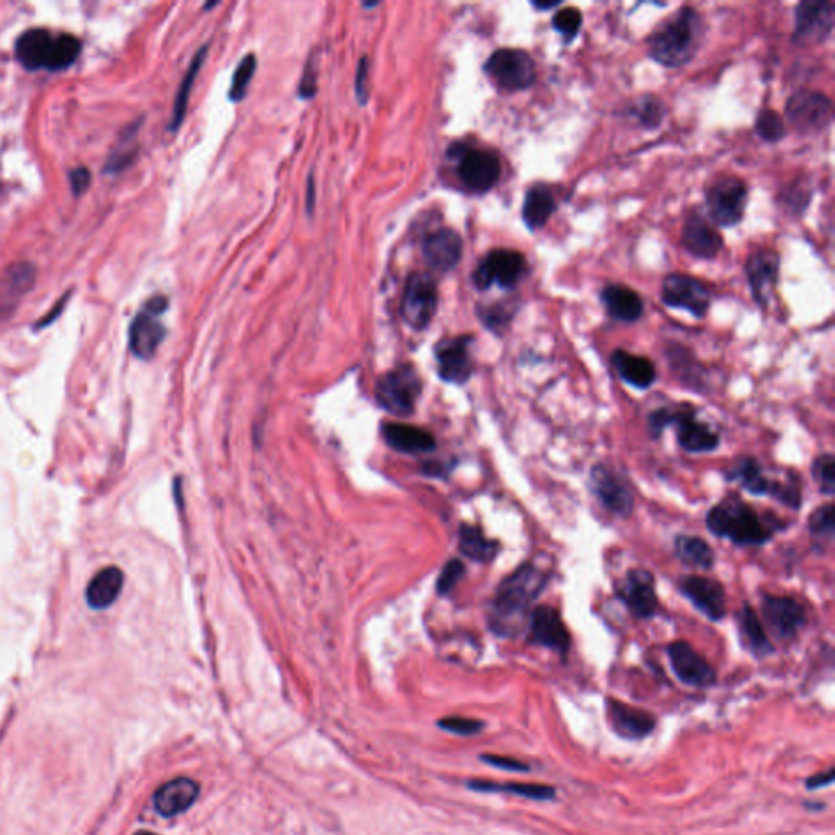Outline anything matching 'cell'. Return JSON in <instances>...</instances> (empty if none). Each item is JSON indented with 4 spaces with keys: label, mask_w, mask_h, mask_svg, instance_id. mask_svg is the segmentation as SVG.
<instances>
[{
    "label": "cell",
    "mask_w": 835,
    "mask_h": 835,
    "mask_svg": "<svg viewBox=\"0 0 835 835\" xmlns=\"http://www.w3.org/2000/svg\"><path fill=\"white\" fill-rule=\"evenodd\" d=\"M550 583V571L524 562L496 588L490 606V628L495 635L514 638L521 632L534 604Z\"/></svg>",
    "instance_id": "1"
},
{
    "label": "cell",
    "mask_w": 835,
    "mask_h": 835,
    "mask_svg": "<svg viewBox=\"0 0 835 835\" xmlns=\"http://www.w3.org/2000/svg\"><path fill=\"white\" fill-rule=\"evenodd\" d=\"M703 20L692 7H681L648 36V54L661 66L676 69L695 58L703 40Z\"/></svg>",
    "instance_id": "2"
},
{
    "label": "cell",
    "mask_w": 835,
    "mask_h": 835,
    "mask_svg": "<svg viewBox=\"0 0 835 835\" xmlns=\"http://www.w3.org/2000/svg\"><path fill=\"white\" fill-rule=\"evenodd\" d=\"M705 524L715 537L729 540L738 547H762L774 539L775 532L780 531V526L764 519L756 509L736 496L716 503L708 511Z\"/></svg>",
    "instance_id": "3"
},
{
    "label": "cell",
    "mask_w": 835,
    "mask_h": 835,
    "mask_svg": "<svg viewBox=\"0 0 835 835\" xmlns=\"http://www.w3.org/2000/svg\"><path fill=\"white\" fill-rule=\"evenodd\" d=\"M725 475L728 482L738 483L749 495L770 496L791 511H800L803 506L800 486L774 478L769 480L759 460L754 457H741Z\"/></svg>",
    "instance_id": "4"
},
{
    "label": "cell",
    "mask_w": 835,
    "mask_h": 835,
    "mask_svg": "<svg viewBox=\"0 0 835 835\" xmlns=\"http://www.w3.org/2000/svg\"><path fill=\"white\" fill-rule=\"evenodd\" d=\"M449 159L457 162V177L473 193L493 190L501 178V160L495 152L456 144L449 149Z\"/></svg>",
    "instance_id": "5"
},
{
    "label": "cell",
    "mask_w": 835,
    "mask_h": 835,
    "mask_svg": "<svg viewBox=\"0 0 835 835\" xmlns=\"http://www.w3.org/2000/svg\"><path fill=\"white\" fill-rule=\"evenodd\" d=\"M483 69L486 76L508 92L531 89L537 79L535 61L524 49H496L485 62Z\"/></svg>",
    "instance_id": "6"
},
{
    "label": "cell",
    "mask_w": 835,
    "mask_h": 835,
    "mask_svg": "<svg viewBox=\"0 0 835 835\" xmlns=\"http://www.w3.org/2000/svg\"><path fill=\"white\" fill-rule=\"evenodd\" d=\"M421 389L423 384L415 367L405 364L380 377L376 385V400L392 415L408 416L415 410Z\"/></svg>",
    "instance_id": "7"
},
{
    "label": "cell",
    "mask_w": 835,
    "mask_h": 835,
    "mask_svg": "<svg viewBox=\"0 0 835 835\" xmlns=\"http://www.w3.org/2000/svg\"><path fill=\"white\" fill-rule=\"evenodd\" d=\"M588 488L597 503L614 516L625 519L635 511V493L627 478L604 462H597L589 470Z\"/></svg>",
    "instance_id": "8"
},
{
    "label": "cell",
    "mask_w": 835,
    "mask_h": 835,
    "mask_svg": "<svg viewBox=\"0 0 835 835\" xmlns=\"http://www.w3.org/2000/svg\"><path fill=\"white\" fill-rule=\"evenodd\" d=\"M527 273L526 257L516 250L496 248L486 253L473 271V284L480 291H486L491 286L501 289H514L521 283Z\"/></svg>",
    "instance_id": "9"
},
{
    "label": "cell",
    "mask_w": 835,
    "mask_h": 835,
    "mask_svg": "<svg viewBox=\"0 0 835 835\" xmlns=\"http://www.w3.org/2000/svg\"><path fill=\"white\" fill-rule=\"evenodd\" d=\"M168 302L164 296H155L147 301L144 309L134 317L129 328V348L139 359L154 358L165 338V327L160 322V315L167 310Z\"/></svg>",
    "instance_id": "10"
},
{
    "label": "cell",
    "mask_w": 835,
    "mask_h": 835,
    "mask_svg": "<svg viewBox=\"0 0 835 835\" xmlns=\"http://www.w3.org/2000/svg\"><path fill=\"white\" fill-rule=\"evenodd\" d=\"M615 597L627 607L637 619H653L658 614L659 597L656 593V579L646 568H632L615 584Z\"/></svg>",
    "instance_id": "11"
},
{
    "label": "cell",
    "mask_w": 835,
    "mask_h": 835,
    "mask_svg": "<svg viewBox=\"0 0 835 835\" xmlns=\"http://www.w3.org/2000/svg\"><path fill=\"white\" fill-rule=\"evenodd\" d=\"M527 643L547 648L565 658L573 640L560 610L552 606L534 607L527 619Z\"/></svg>",
    "instance_id": "12"
},
{
    "label": "cell",
    "mask_w": 835,
    "mask_h": 835,
    "mask_svg": "<svg viewBox=\"0 0 835 835\" xmlns=\"http://www.w3.org/2000/svg\"><path fill=\"white\" fill-rule=\"evenodd\" d=\"M661 301L671 309L685 310L697 319H703L712 304V291L700 279L672 273L664 278Z\"/></svg>",
    "instance_id": "13"
},
{
    "label": "cell",
    "mask_w": 835,
    "mask_h": 835,
    "mask_svg": "<svg viewBox=\"0 0 835 835\" xmlns=\"http://www.w3.org/2000/svg\"><path fill=\"white\" fill-rule=\"evenodd\" d=\"M747 198L746 183L739 178H721L713 183L707 191V208L716 226H738L746 213Z\"/></svg>",
    "instance_id": "14"
},
{
    "label": "cell",
    "mask_w": 835,
    "mask_h": 835,
    "mask_svg": "<svg viewBox=\"0 0 835 835\" xmlns=\"http://www.w3.org/2000/svg\"><path fill=\"white\" fill-rule=\"evenodd\" d=\"M438 309V289L428 274L415 273L408 278L403 292L402 317L413 330H425Z\"/></svg>",
    "instance_id": "15"
},
{
    "label": "cell",
    "mask_w": 835,
    "mask_h": 835,
    "mask_svg": "<svg viewBox=\"0 0 835 835\" xmlns=\"http://www.w3.org/2000/svg\"><path fill=\"white\" fill-rule=\"evenodd\" d=\"M835 5L827 0H805L796 5L793 41L796 45H819L831 36Z\"/></svg>",
    "instance_id": "16"
},
{
    "label": "cell",
    "mask_w": 835,
    "mask_h": 835,
    "mask_svg": "<svg viewBox=\"0 0 835 835\" xmlns=\"http://www.w3.org/2000/svg\"><path fill=\"white\" fill-rule=\"evenodd\" d=\"M788 121L803 134H819L831 124L832 102L821 92L800 90L788 98Z\"/></svg>",
    "instance_id": "17"
},
{
    "label": "cell",
    "mask_w": 835,
    "mask_h": 835,
    "mask_svg": "<svg viewBox=\"0 0 835 835\" xmlns=\"http://www.w3.org/2000/svg\"><path fill=\"white\" fill-rule=\"evenodd\" d=\"M677 589L710 622H721L728 614L725 586L718 579L702 575L682 576Z\"/></svg>",
    "instance_id": "18"
},
{
    "label": "cell",
    "mask_w": 835,
    "mask_h": 835,
    "mask_svg": "<svg viewBox=\"0 0 835 835\" xmlns=\"http://www.w3.org/2000/svg\"><path fill=\"white\" fill-rule=\"evenodd\" d=\"M760 607L765 623L780 640H795L808 623L805 607L795 597L765 594Z\"/></svg>",
    "instance_id": "19"
},
{
    "label": "cell",
    "mask_w": 835,
    "mask_h": 835,
    "mask_svg": "<svg viewBox=\"0 0 835 835\" xmlns=\"http://www.w3.org/2000/svg\"><path fill=\"white\" fill-rule=\"evenodd\" d=\"M676 431L677 444L682 451L690 454H705L713 452L720 447V434L716 433L712 426L700 421L697 411L672 410L671 426Z\"/></svg>",
    "instance_id": "20"
},
{
    "label": "cell",
    "mask_w": 835,
    "mask_h": 835,
    "mask_svg": "<svg viewBox=\"0 0 835 835\" xmlns=\"http://www.w3.org/2000/svg\"><path fill=\"white\" fill-rule=\"evenodd\" d=\"M672 671L682 684L690 687H710L716 682V672L712 664L695 651L687 641L677 640L666 648Z\"/></svg>",
    "instance_id": "21"
},
{
    "label": "cell",
    "mask_w": 835,
    "mask_h": 835,
    "mask_svg": "<svg viewBox=\"0 0 835 835\" xmlns=\"http://www.w3.org/2000/svg\"><path fill=\"white\" fill-rule=\"evenodd\" d=\"M780 255L770 248H762L752 253L744 265L747 283L752 297L760 307H767L774 297L780 274Z\"/></svg>",
    "instance_id": "22"
},
{
    "label": "cell",
    "mask_w": 835,
    "mask_h": 835,
    "mask_svg": "<svg viewBox=\"0 0 835 835\" xmlns=\"http://www.w3.org/2000/svg\"><path fill=\"white\" fill-rule=\"evenodd\" d=\"M473 336L460 335L439 343L436 348L439 377L449 384L464 385L473 374V361L470 345Z\"/></svg>",
    "instance_id": "23"
},
{
    "label": "cell",
    "mask_w": 835,
    "mask_h": 835,
    "mask_svg": "<svg viewBox=\"0 0 835 835\" xmlns=\"http://www.w3.org/2000/svg\"><path fill=\"white\" fill-rule=\"evenodd\" d=\"M56 36L46 28H31L15 43V58L27 71L51 69Z\"/></svg>",
    "instance_id": "24"
},
{
    "label": "cell",
    "mask_w": 835,
    "mask_h": 835,
    "mask_svg": "<svg viewBox=\"0 0 835 835\" xmlns=\"http://www.w3.org/2000/svg\"><path fill=\"white\" fill-rule=\"evenodd\" d=\"M682 245L692 257L713 260L723 248V237L702 214L690 213L682 229Z\"/></svg>",
    "instance_id": "25"
},
{
    "label": "cell",
    "mask_w": 835,
    "mask_h": 835,
    "mask_svg": "<svg viewBox=\"0 0 835 835\" xmlns=\"http://www.w3.org/2000/svg\"><path fill=\"white\" fill-rule=\"evenodd\" d=\"M35 281V266L30 263H15L0 273V322L14 314L17 305L35 286Z\"/></svg>",
    "instance_id": "26"
},
{
    "label": "cell",
    "mask_w": 835,
    "mask_h": 835,
    "mask_svg": "<svg viewBox=\"0 0 835 835\" xmlns=\"http://www.w3.org/2000/svg\"><path fill=\"white\" fill-rule=\"evenodd\" d=\"M464 253L462 237L454 229H439L429 234L423 243V255L428 265L439 273L451 271L459 265Z\"/></svg>",
    "instance_id": "27"
},
{
    "label": "cell",
    "mask_w": 835,
    "mask_h": 835,
    "mask_svg": "<svg viewBox=\"0 0 835 835\" xmlns=\"http://www.w3.org/2000/svg\"><path fill=\"white\" fill-rule=\"evenodd\" d=\"M199 795V785L188 777L173 778L155 791V811L164 818H173L185 813L195 803Z\"/></svg>",
    "instance_id": "28"
},
{
    "label": "cell",
    "mask_w": 835,
    "mask_h": 835,
    "mask_svg": "<svg viewBox=\"0 0 835 835\" xmlns=\"http://www.w3.org/2000/svg\"><path fill=\"white\" fill-rule=\"evenodd\" d=\"M607 713L612 729L625 739L645 738L656 726V718L651 713L619 700L607 702Z\"/></svg>",
    "instance_id": "29"
},
{
    "label": "cell",
    "mask_w": 835,
    "mask_h": 835,
    "mask_svg": "<svg viewBox=\"0 0 835 835\" xmlns=\"http://www.w3.org/2000/svg\"><path fill=\"white\" fill-rule=\"evenodd\" d=\"M601 301L606 307L607 314L617 322H638L645 312V304L640 294L623 284H610L602 289Z\"/></svg>",
    "instance_id": "30"
},
{
    "label": "cell",
    "mask_w": 835,
    "mask_h": 835,
    "mask_svg": "<svg viewBox=\"0 0 835 835\" xmlns=\"http://www.w3.org/2000/svg\"><path fill=\"white\" fill-rule=\"evenodd\" d=\"M612 366L619 374L620 379L633 389L648 390L653 387L658 379L656 366L650 359L638 354L628 353L625 350H617L612 354Z\"/></svg>",
    "instance_id": "31"
},
{
    "label": "cell",
    "mask_w": 835,
    "mask_h": 835,
    "mask_svg": "<svg viewBox=\"0 0 835 835\" xmlns=\"http://www.w3.org/2000/svg\"><path fill=\"white\" fill-rule=\"evenodd\" d=\"M736 619H738L739 638H741L743 648H746L754 658L764 659L775 653L774 645L765 632L764 623L760 622L756 610L752 609L749 602H744Z\"/></svg>",
    "instance_id": "32"
},
{
    "label": "cell",
    "mask_w": 835,
    "mask_h": 835,
    "mask_svg": "<svg viewBox=\"0 0 835 835\" xmlns=\"http://www.w3.org/2000/svg\"><path fill=\"white\" fill-rule=\"evenodd\" d=\"M124 586V573L118 566H108L90 579L85 599L90 609L103 610L115 604Z\"/></svg>",
    "instance_id": "33"
},
{
    "label": "cell",
    "mask_w": 835,
    "mask_h": 835,
    "mask_svg": "<svg viewBox=\"0 0 835 835\" xmlns=\"http://www.w3.org/2000/svg\"><path fill=\"white\" fill-rule=\"evenodd\" d=\"M382 434L392 449L403 454H421L431 451L436 446L433 434L418 426L387 423L382 428Z\"/></svg>",
    "instance_id": "34"
},
{
    "label": "cell",
    "mask_w": 835,
    "mask_h": 835,
    "mask_svg": "<svg viewBox=\"0 0 835 835\" xmlns=\"http://www.w3.org/2000/svg\"><path fill=\"white\" fill-rule=\"evenodd\" d=\"M555 211H557V199L547 185L539 183L527 191L526 199L522 204V219L527 229L539 230L547 226V222L552 219Z\"/></svg>",
    "instance_id": "35"
},
{
    "label": "cell",
    "mask_w": 835,
    "mask_h": 835,
    "mask_svg": "<svg viewBox=\"0 0 835 835\" xmlns=\"http://www.w3.org/2000/svg\"><path fill=\"white\" fill-rule=\"evenodd\" d=\"M674 555L682 565L699 570H712L716 563L712 545L699 535L677 534L674 537Z\"/></svg>",
    "instance_id": "36"
},
{
    "label": "cell",
    "mask_w": 835,
    "mask_h": 835,
    "mask_svg": "<svg viewBox=\"0 0 835 835\" xmlns=\"http://www.w3.org/2000/svg\"><path fill=\"white\" fill-rule=\"evenodd\" d=\"M668 356L669 366L676 374L677 379L681 380V384L689 387L690 390L700 392L702 394L705 390V369L702 364L694 358V354L689 350H685L682 345H669L666 350Z\"/></svg>",
    "instance_id": "37"
},
{
    "label": "cell",
    "mask_w": 835,
    "mask_h": 835,
    "mask_svg": "<svg viewBox=\"0 0 835 835\" xmlns=\"http://www.w3.org/2000/svg\"><path fill=\"white\" fill-rule=\"evenodd\" d=\"M459 550L473 562L490 563L498 557L501 545L498 540L488 539L480 527L462 524L459 531Z\"/></svg>",
    "instance_id": "38"
},
{
    "label": "cell",
    "mask_w": 835,
    "mask_h": 835,
    "mask_svg": "<svg viewBox=\"0 0 835 835\" xmlns=\"http://www.w3.org/2000/svg\"><path fill=\"white\" fill-rule=\"evenodd\" d=\"M469 787L477 791H486V793H513V795L527 798V800L534 801H548L555 798V788L550 785H542V783H496L486 782V780H472Z\"/></svg>",
    "instance_id": "39"
},
{
    "label": "cell",
    "mask_w": 835,
    "mask_h": 835,
    "mask_svg": "<svg viewBox=\"0 0 835 835\" xmlns=\"http://www.w3.org/2000/svg\"><path fill=\"white\" fill-rule=\"evenodd\" d=\"M206 56H208V46H203V48L199 49L198 53L195 54V58L191 61L190 67H188V71H186L185 77H183L182 84H180V89H178L177 92V98H175V105H173L170 131H177V129L182 126L183 120H185L186 107H188V100H190V92L191 89H193L196 76H198V72L201 71V66H203Z\"/></svg>",
    "instance_id": "40"
},
{
    "label": "cell",
    "mask_w": 835,
    "mask_h": 835,
    "mask_svg": "<svg viewBox=\"0 0 835 835\" xmlns=\"http://www.w3.org/2000/svg\"><path fill=\"white\" fill-rule=\"evenodd\" d=\"M517 310H519V302L513 301V299H504V301L496 302V304L478 307V317L490 332L503 336L511 327Z\"/></svg>",
    "instance_id": "41"
},
{
    "label": "cell",
    "mask_w": 835,
    "mask_h": 835,
    "mask_svg": "<svg viewBox=\"0 0 835 835\" xmlns=\"http://www.w3.org/2000/svg\"><path fill=\"white\" fill-rule=\"evenodd\" d=\"M628 116L637 121L643 129H656L666 118V107L654 95H641L628 108Z\"/></svg>",
    "instance_id": "42"
},
{
    "label": "cell",
    "mask_w": 835,
    "mask_h": 835,
    "mask_svg": "<svg viewBox=\"0 0 835 835\" xmlns=\"http://www.w3.org/2000/svg\"><path fill=\"white\" fill-rule=\"evenodd\" d=\"M137 126H139V123L129 126L121 134L115 151L111 152L110 159H108L107 165L103 168L105 172L115 175V173L123 172L124 168L133 162L134 155H136L134 147H136Z\"/></svg>",
    "instance_id": "43"
},
{
    "label": "cell",
    "mask_w": 835,
    "mask_h": 835,
    "mask_svg": "<svg viewBox=\"0 0 835 835\" xmlns=\"http://www.w3.org/2000/svg\"><path fill=\"white\" fill-rule=\"evenodd\" d=\"M811 475L821 495L834 496L835 493V457L831 452L819 454L811 465Z\"/></svg>",
    "instance_id": "44"
},
{
    "label": "cell",
    "mask_w": 835,
    "mask_h": 835,
    "mask_svg": "<svg viewBox=\"0 0 835 835\" xmlns=\"http://www.w3.org/2000/svg\"><path fill=\"white\" fill-rule=\"evenodd\" d=\"M80 49H82V43H80L77 36H56L53 62H51V69H49V71H64L67 67L72 66V64L77 61V58H79Z\"/></svg>",
    "instance_id": "45"
},
{
    "label": "cell",
    "mask_w": 835,
    "mask_h": 835,
    "mask_svg": "<svg viewBox=\"0 0 835 835\" xmlns=\"http://www.w3.org/2000/svg\"><path fill=\"white\" fill-rule=\"evenodd\" d=\"M756 133L762 141L775 144L787 136V129H785L782 116L778 115L777 111L764 108L756 116Z\"/></svg>",
    "instance_id": "46"
},
{
    "label": "cell",
    "mask_w": 835,
    "mask_h": 835,
    "mask_svg": "<svg viewBox=\"0 0 835 835\" xmlns=\"http://www.w3.org/2000/svg\"><path fill=\"white\" fill-rule=\"evenodd\" d=\"M257 71V56L247 54L232 76V85L229 89V98L232 102H240L247 95L248 87L252 84L253 74Z\"/></svg>",
    "instance_id": "47"
},
{
    "label": "cell",
    "mask_w": 835,
    "mask_h": 835,
    "mask_svg": "<svg viewBox=\"0 0 835 835\" xmlns=\"http://www.w3.org/2000/svg\"><path fill=\"white\" fill-rule=\"evenodd\" d=\"M808 532L816 539H832L835 532L834 503L821 504L808 517Z\"/></svg>",
    "instance_id": "48"
},
{
    "label": "cell",
    "mask_w": 835,
    "mask_h": 835,
    "mask_svg": "<svg viewBox=\"0 0 835 835\" xmlns=\"http://www.w3.org/2000/svg\"><path fill=\"white\" fill-rule=\"evenodd\" d=\"M552 27L553 30L563 36L566 45H570L583 27V14H581V10L575 9V7H563V9L558 10L557 14L553 15Z\"/></svg>",
    "instance_id": "49"
},
{
    "label": "cell",
    "mask_w": 835,
    "mask_h": 835,
    "mask_svg": "<svg viewBox=\"0 0 835 835\" xmlns=\"http://www.w3.org/2000/svg\"><path fill=\"white\" fill-rule=\"evenodd\" d=\"M439 726L446 729L449 733L459 734V736H473L482 731L485 723L482 721L473 720V718H462V716H447L444 720L439 721Z\"/></svg>",
    "instance_id": "50"
},
{
    "label": "cell",
    "mask_w": 835,
    "mask_h": 835,
    "mask_svg": "<svg viewBox=\"0 0 835 835\" xmlns=\"http://www.w3.org/2000/svg\"><path fill=\"white\" fill-rule=\"evenodd\" d=\"M465 576V566L460 560H451L444 566L441 576L438 579V591L441 596L451 593L456 588L460 579Z\"/></svg>",
    "instance_id": "51"
},
{
    "label": "cell",
    "mask_w": 835,
    "mask_h": 835,
    "mask_svg": "<svg viewBox=\"0 0 835 835\" xmlns=\"http://www.w3.org/2000/svg\"><path fill=\"white\" fill-rule=\"evenodd\" d=\"M782 199L785 201V206L790 208L791 213L801 214L811 203V191L801 185L791 186L785 191V195H782Z\"/></svg>",
    "instance_id": "52"
},
{
    "label": "cell",
    "mask_w": 835,
    "mask_h": 835,
    "mask_svg": "<svg viewBox=\"0 0 835 835\" xmlns=\"http://www.w3.org/2000/svg\"><path fill=\"white\" fill-rule=\"evenodd\" d=\"M671 416V408H656V410L651 411L648 418H646V425H648L651 439H654V441L661 439L666 428L671 426Z\"/></svg>",
    "instance_id": "53"
},
{
    "label": "cell",
    "mask_w": 835,
    "mask_h": 835,
    "mask_svg": "<svg viewBox=\"0 0 835 835\" xmlns=\"http://www.w3.org/2000/svg\"><path fill=\"white\" fill-rule=\"evenodd\" d=\"M482 760H485L486 764L498 767V769L509 770V772H529L531 770V767L526 762L514 759V757L485 754V756H482Z\"/></svg>",
    "instance_id": "54"
},
{
    "label": "cell",
    "mask_w": 835,
    "mask_h": 835,
    "mask_svg": "<svg viewBox=\"0 0 835 835\" xmlns=\"http://www.w3.org/2000/svg\"><path fill=\"white\" fill-rule=\"evenodd\" d=\"M69 180H71L72 193L76 196H80L84 195L85 191L89 190L90 182H92V175H90L87 168H74L71 175H69Z\"/></svg>",
    "instance_id": "55"
},
{
    "label": "cell",
    "mask_w": 835,
    "mask_h": 835,
    "mask_svg": "<svg viewBox=\"0 0 835 835\" xmlns=\"http://www.w3.org/2000/svg\"><path fill=\"white\" fill-rule=\"evenodd\" d=\"M369 67H367V59H361L358 64V74H356V95L361 103L366 102V79Z\"/></svg>",
    "instance_id": "56"
},
{
    "label": "cell",
    "mask_w": 835,
    "mask_h": 835,
    "mask_svg": "<svg viewBox=\"0 0 835 835\" xmlns=\"http://www.w3.org/2000/svg\"><path fill=\"white\" fill-rule=\"evenodd\" d=\"M69 297H71V292H67L66 296L62 297V299H59L58 304L54 305V309L49 310L48 315H46V317H43V319H41L40 322L36 323V330H38V328H46L48 327V325H51V322H54V320L58 319L59 315L62 314V310H64V307H66L67 301H69Z\"/></svg>",
    "instance_id": "57"
},
{
    "label": "cell",
    "mask_w": 835,
    "mask_h": 835,
    "mask_svg": "<svg viewBox=\"0 0 835 835\" xmlns=\"http://www.w3.org/2000/svg\"><path fill=\"white\" fill-rule=\"evenodd\" d=\"M832 782H834V769L827 770V772H821V774L808 778L806 787L811 788V790H816V788L827 787V785H831Z\"/></svg>",
    "instance_id": "58"
},
{
    "label": "cell",
    "mask_w": 835,
    "mask_h": 835,
    "mask_svg": "<svg viewBox=\"0 0 835 835\" xmlns=\"http://www.w3.org/2000/svg\"><path fill=\"white\" fill-rule=\"evenodd\" d=\"M532 5H534L535 9L545 12V10L557 9V7H560V2L558 0H553V2H540V0H537V2H532Z\"/></svg>",
    "instance_id": "59"
},
{
    "label": "cell",
    "mask_w": 835,
    "mask_h": 835,
    "mask_svg": "<svg viewBox=\"0 0 835 835\" xmlns=\"http://www.w3.org/2000/svg\"><path fill=\"white\" fill-rule=\"evenodd\" d=\"M136 835H157V834H154V832H137Z\"/></svg>",
    "instance_id": "60"
}]
</instances>
